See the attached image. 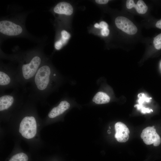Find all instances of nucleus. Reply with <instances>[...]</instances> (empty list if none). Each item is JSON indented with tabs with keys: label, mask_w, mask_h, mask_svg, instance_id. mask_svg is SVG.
<instances>
[{
	"label": "nucleus",
	"mask_w": 161,
	"mask_h": 161,
	"mask_svg": "<svg viewBox=\"0 0 161 161\" xmlns=\"http://www.w3.org/2000/svg\"><path fill=\"white\" fill-rule=\"evenodd\" d=\"M21 88L17 78V70L2 69L0 70V93L9 89Z\"/></svg>",
	"instance_id": "obj_2"
},
{
	"label": "nucleus",
	"mask_w": 161,
	"mask_h": 161,
	"mask_svg": "<svg viewBox=\"0 0 161 161\" xmlns=\"http://www.w3.org/2000/svg\"><path fill=\"white\" fill-rule=\"evenodd\" d=\"M101 33L103 36H106L109 35V30L108 28L102 29L101 31Z\"/></svg>",
	"instance_id": "obj_16"
},
{
	"label": "nucleus",
	"mask_w": 161,
	"mask_h": 161,
	"mask_svg": "<svg viewBox=\"0 0 161 161\" xmlns=\"http://www.w3.org/2000/svg\"><path fill=\"white\" fill-rule=\"evenodd\" d=\"M94 27L95 28H100L99 24L97 23H96L95 24Z\"/></svg>",
	"instance_id": "obj_20"
},
{
	"label": "nucleus",
	"mask_w": 161,
	"mask_h": 161,
	"mask_svg": "<svg viewBox=\"0 0 161 161\" xmlns=\"http://www.w3.org/2000/svg\"><path fill=\"white\" fill-rule=\"evenodd\" d=\"M155 26L157 28L161 29V19L157 22Z\"/></svg>",
	"instance_id": "obj_19"
},
{
	"label": "nucleus",
	"mask_w": 161,
	"mask_h": 161,
	"mask_svg": "<svg viewBox=\"0 0 161 161\" xmlns=\"http://www.w3.org/2000/svg\"><path fill=\"white\" fill-rule=\"evenodd\" d=\"M28 157L23 153H20L13 155L9 161H28Z\"/></svg>",
	"instance_id": "obj_12"
},
{
	"label": "nucleus",
	"mask_w": 161,
	"mask_h": 161,
	"mask_svg": "<svg viewBox=\"0 0 161 161\" xmlns=\"http://www.w3.org/2000/svg\"><path fill=\"white\" fill-rule=\"evenodd\" d=\"M21 27L18 25L9 21L3 20L0 22V32L5 35L15 36L22 32Z\"/></svg>",
	"instance_id": "obj_6"
},
{
	"label": "nucleus",
	"mask_w": 161,
	"mask_h": 161,
	"mask_svg": "<svg viewBox=\"0 0 161 161\" xmlns=\"http://www.w3.org/2000/svg\"><path fill=\"white\" fill-rule=\"evenodd\" d=\"M63 45V44L61 41L60 40L55 42V47L56 49L59 50L62 48Z\"/></svg>",
	"instance_id": "obj_15"
},
{
	"label": "nucleus",
	"mask_w": 161,
	"mask_h": 161,
	"mask_svg": "<svg viewBox=\"0 0 161 161\" xmlns=\"http://www.w3.org/2000/svg\"><path fill=\"white\" fill-rule=\"evenodd\" d=\"M115 131V137L120 143H125L129 139L130 131L126 126L123 123L118 122L114 126Z\"/></svg>",
	"instance_id": "obj_7"
},
{
	"label": "nucleus",
	"mask_w": 161,
	"mask_h": 161,
	"mask_svg": "<svg viewBox=\"0 0 161 161\" xmlns=\"http://www.w3.org/2000/svg\"><path fill=\"white\" fill-rule=\"evenodd\" d=\"M73 8L68 2L62 1L58 3L54 7L53 10L55 13L67 16L71 15L73 12Z\"/></svg>",
	"instance_id": "obj_9"
},
{
	"label": "nucleus",
	"mask_w": 161,
	"mask_h": 161,
	"mask_svg": "<svg viewBox=\"0 0 161 161\" xmlns=\"http://www.w3.org/2000/svg\"><path fill=\"white\" fill-rule=\"evenodd\" d=\"M70 106V104L67 101H61L57 106L54 107L50 111L48 116L50 118H53L63 113L68 109Z\"/></svg>",
	"instance_id": "obj_8"
},
{
	"label": "nucleus",
	"mask_w": 161,
	"mask_h": 161,
	"mask_svg": "<svg viewBox=\"0 0 161 161\" xmlns=\"http://www.w3.org/2000/svg\"><path fill=\"white\" fill-rule=\"evenodd\" d=\"M100 28L102 29L108 28V25L107 23L104 21H101L99 24Z\"/></svg>",
	"instance_id": "obj_17"
},
{
	"label": "nucleus",
	"mask_w": 161,
	"mask_h": 161,
	"mask_svg": "<svg viewBox=\"0 0 161 161\" xmlns=\"http://www.w3.org/2000/svg\"><path fill=\"white\" fill-rule=\"evenodd\" d=\"M140 137L146 145L153 144L155 147L161 145V136L157 132L155 126H148L144 129L141 134Z\"/></svg>",
	"instance_id": "obj_4"
},
{
	"label": "nucleus",
	"mask_w": 161,
	"mask_h": 161,
	"mask_svg": "<svg viewBox=\"0 0 161 161\" xmlns=\"http://www.w3.org/2000/svg\"><path fill=\"white\" fill-rule=\"evenodd\" d=\"M153 44L156 49L159 50L161 49V33L154 38Z\"/></svg>",
	"instance_id": "obj_13"
},
{
	"label": "nucleus",
	"mask_w": 161,
	"mask_h": 161,
	"mask_svg": "<svg viewBox=\"0 0 161 161\" xmlns=\"http://www.w3.org/2000/svg\"><path fill=\"white\" fill-rule=\"evenodd\" d=\"M126 7L128 9L134 7L137 12L140 14H144L147 11L148 7L144 1L138 0L136 4L133 0H127L126 1Z\"/></svg>",
	"instance_id": "obj_10"
},
{
	"label": "nucleus",
	"mask_w": 161,
	"mask_h": 161,
	"mask_svg": "<svg viewBox=\"0 0 161 161\" xmlns=\"http://www.w3.org/2000/svg\"><path fill=\"white\" fill-rule=\"evenodd\" d=\"M56 75L49 65L41 66L30 82L28 97L37 99L47 98L52 88L53 77Z\"/></svg>",
	"instance_id": "obj_1"
},
{
	"label": "nucleus",
	"mask_w": 161,
	"mask_h": 161,
	"mask_svg": "<svg viewBox=\"0 0 161 161\" xmlns=\"http://www.w3.org/2000/svg\"><path fill=\"white\" fill-rule=\"evenodd\" d=\"M109 1L108 0H96L95 2L98 4H105L108 3Z\"/></svg>",
	"instance_id": "obj_18"
},
{
	"label": "nucleus",
	"mask_w": 161,
	"mask_h": 161,
	"mask_svg": "<svg viewBox=\"0 0 161 161\" xmlns=\"http://www.w3.org/2000/svg\"><path fill=\"white\" fill-rule=\"evenodd\" d=\"M61 39L64 44H65L70 37V35L65 30L62 31L61 32Z\"/></svg>",
	"instance_id": "obj_14"
},
{
	"label": "nucleus",
	"mask_w": 161,
	"mask_h": 161,
	"mask_svg": "<svg viewBox=\"0 0 161 161\" xmlns=\"http://www.w3.org/2000/svg\"><path fill=\"white\" fill-rule=\"evenodd\" d=\"M110 100V97L106 93L102 92H97L92 99V101L98 104L108 103Z\"/></svg>",
	"instance_id": "obj_11"
},
{
	"label": "nucleus",
	"mask_w": 161,
	"mask_h": 161,
	"mask_svg": "<svg viewBox=\"0 0 161 161\" xmlns=\"http://www.w3.org/2000/svg\"><path fill=\"white\" fill-rule=\"evenodd\" d=\"M115 23L118 28L127 34L134 35L137 31L136 26L131 20L125 17H117L115 19Z\"/></svg>",
	"instance_id": "obj_5"
},
{
	"label": "nucleus",
	"mask_w": 161,
	"mask_h": 161,
	"mask_svg": "<svg viewBox=\"0 0 161 161\" xmlns=\"http://www.w3.org/2000/svg\"><path fill=\"white\" fill-rule=\"evenodd\" d=\"M19 131L24 138L27 139L33 138L37 132V125L35 118L32 116L24 117L20 123Z\"/></svg>",
	"instance_id": "obj_3"
}]
</instances>
